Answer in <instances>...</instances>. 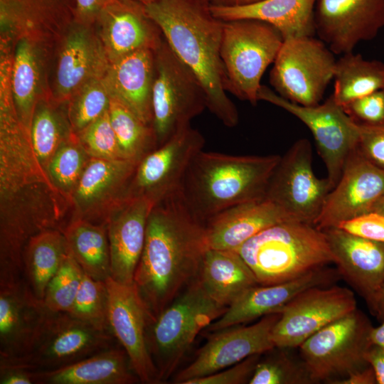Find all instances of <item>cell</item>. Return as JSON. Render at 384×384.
<instances>
[{"instance_id":"35","label":"cell","mask_w":384,"mask_h":384,"mask_svg":"<svg viewBox=\"0 0 384 384\" xmlns=\"http://www.w3.org/2000/svg\"><path fill=\"white\" fill-rule=\"evenodd\" d=\"M335 102L341 107L384 89V63L363 58L360 53H347L336 60L334 72Z\"/></svg>"},{"instance_id":"25","label":"cell","mask_w":384,"mask_h":384,"mask_svg":"<svg viewBox=\"0 0 384 384\" xmlns=\"http://www.w3.org/2000/svg\"><path fill=\"white\" fill-rule=\"evenodd\" d=\"M47 311L24 279L0 284V358L26 354Z\"/></svg>"},{"instance_id":"26","label":"cell","mask_w":384,"mask_h":384,"mask_svg":"<svg viewBox=\"0 0 384 384\" xmlns=\"http://www.w3.org/2000/svg\"><path fill=\"white\" fill-rule=\"evenodd\" d=\"M284 220H292L266 198L234 206L205 223L208 248L236 250L260 231Z\"/></svg>"},{"instance_id":"15","label":"cell","mask_w":384,"mask_h":384,"mask_svg":"<svg viewBox=\"0 0 384 384\" xmlns=\"http://www.w3.org/2000/svg\"><path fill=\"white\" fill-rule=\"evenodd\" d=\"M204 144L198 129L191 124L183 127L138 163L124 196H145L156 203L178 189L191 161Z\"/></svg>"},{"instance_id":"7","label":"cell","mask_w":384,"mask_h":384,"mask_svg":"<svg viewBox=\"0 0 384 384\" xmlns=\"http://www.w3.org/2000/svg\"><path fill=\"white\" fill-rule=\"evenodd\" d=\"M273 26L256 19L223 21L220 57L227 92L255 105L260 81L283 43Z\"/></svg>"},{"instance_id":"55","label":"cell","mask_w":384,"mask_h":384,"mask_svg":"<svg viewBox=\"0 0 384 384\" xmlns=\"http://www.w3.org/2000/svg\"><path fill=\"white\" fill-rule=\"evenodd\" d=\"M133 1H138L139 3H142L144 5H148L151 3H153L154 1H156V0H133Z\"/></svg>"},{"instance_id":"28","label":"cell","mask_w":384,"mask_h":384,"mask_svg":"<svg viewBox=\"0 0 384 384\" xmlns=\"http://www.w3.org/2000/svg\"><path fill=\"white\" fill-rule=\"evenodd\" d=\"M50 46L23 38L14 47L11 68V92L21 122L29 130L38 102L50 98L46 82V64Z\"/></svg>"},{"instance_id":"30","label":"cell","mask_w":384,"mask_h":384,"mask_svg":"<svg viewBox=\"0 0 384 384\" xmlns=\"http://www.w3.org/2000/svg\"><path fill=\"white\" fill-rule=\"evenodd\" d=\"M317 0H260L233 6H210L213 15L223 21L256 19L275 27L283 39L314 36V9Z\"/></svg>"},{"instance_id":"29","label":"cell","mask_w":384,"mask_h":384,"mask_svg":"<svg viewBox=\"0 0 384 384\" xmlns=\"http://www.w3.org/2000/svg\"><path fill=\"white\" fill-rule=\"evenodd\" d=\"M137 163L90 157L72 196L76 215L89 220L95 210L124 196Z\"/></svg>"},{"instance_id":"21","label":"cell","mask_w":384,"mask_h":384,"mask_svg":"<svg viewBox=\"0 0 384 384\" xmlns=\"http://www.w3.org/2000/svg\"><path fill=\"white\" fill-rule=\"evenodd\" d=\"M156 203L145 196H124L105 215L110 252V277L133 284L144 246L149 215Z\"/></svg>"},{"instance_id":"22","label":"cell","mask_w":384,"mask_h":384,"mask_svg":"<svg viewBox=\"0 0 384 384\" xmlns=\"http://www.w3.org/2000/svg\"><path fill=\"white\" fill-rule=\"evenodd\" d=\"M93 26L110 63L140 49L156 50L164 39L146 6L133 0H109Z\"/></svg>"},{"instance_id":"2","label":"cell","mask_w":384,"mask_h":384,"mask_svg":"<svg viewBox=\"0 0 384 384\" xmlns=\"http://www.w3.org/2000/svg\"><path fill=\"white\" fill-rule=\"evenodd\" d=\"M208 249L205 223L180 188L154 204L133 283L152 321L197 277Z\"/></svg>"},{"instance_id":"43","label":"cell","mask_w":384,"mask_h":384,"mask_svg":"<svg viewBox=\"0 0 384 384\" xmlns=\"http://www.w3.org/2000/svg\"><path fill=\"white\" fill-rule=\"evenodd\" d=\"M77 134L90 157L107 160L126 159L111 124L108 110Z\"/></svg>"},{"instance_id":"45","label":"cell","mask_w":384,"mask_h":384,"mask_svg":"<svg viewBox=\"0 0 384 384\" xmlns=\"http://www.w3.org/2000/svg\"><path fill=\"white\" fill-rule=\"evenodd\" d=\"M262 354L250 356L240 362L214 373L192 380L188 384L249 383Z\"/></svg>"},{"instance_id":"33","label":"cell","mask_w":384,"mask_h":384,"mask_svg":"<svg viewBox=\"0 0 384 384\" xmlns=\"http://www.w3.org/2000/svg\"><path fill=\"white\" fill-rule=\"evenodd\" d=\"M68 252L60 229L43 230L28 240L23 255V279L38 299L43 300L48 283Z\"/></svg>"},{"instance_id":"3","label":"cell","mask_w":384,"mask_h":384,"mask_svg":"<svg viewBox=\"0 0 384 384\" xmlns=\"http://www.w3.org/2000/svg\"><path fill=\"white\" fill-rule=\"evenodd\" d=\"M145 6L171 50L200 82L207 109L226 127H235L239 114L225 90L220 57L223 21L205 0H156Z\"/></svg>"},{"instance_id":"50","label":"cell","mask_w":384,"mask_h":384,"mask_svg":"<svg viewBox=\"0 0 384 384\" xmlns=\"http://www.w3.org/2000/svg\"><path fill=\"white\" fill-rule=\"evenodd\" d=\"M366 359L375 373L377 384H384V351L379 347L370 346Z\"/></svg>"},{"instance_id":"54","label":"cell","mask_w":384,"mask_h":384,"mask_svg":"<svg viewBox=\"0 0 384 384\" xmlns=\"http://www.w3.org/2000/svg\"><path fill=\"white\" fill-rule=\"evenodd\" d=\"M372 211H375L384 215V195L375 204Z\"/></svg>"},{"instance_id":"20","label":"cell","mask_w":384,"mask_h":384,"mask_svg":"<svg viewBox=\"0 0 384 384\" xmlns=\"http://www.w3.org/2000/svg\"><path fill=\"white\" fill-rule=\"evenodd\" d=\"M383 195L384 169L369 161L356 148L348 157L314 225L323 230L372 211Z\"/></svg>"},{"instance_id":"23","label":"cell","mask_w":384,"mask_h":384,"mask_svg":"<svg viewBox=\"0 0 384 384\" xmlns=\"http://www.w3.org/2000/svg\"><path fill=\"white\" fill-rule=\"evenodd\" d=\"M60 41L51 99L63 104L89 80L103 78L110 62L93 26L74 21Z\"/></svg>"},{"instance_id":"38","label":"cell","mask_w":384,"mask_h":384,"mask_svg":"<svg viewBox=\"0 0 384 384\" xmlns=\"http://www.w3.org/2000/svg\"><path fill=\"white\" fill-rule=\"evenodd\" d=\"M90 159L78 134L73 132L60 144L46 167L51 181L69 202Z\"/></svg>"},{"instance_id":"27","label":"cell","mask_w":384,"mask_h":384,"mask_svg":"<svg viewBox=\"0 0 384 384\" xmlns=\"http://www.w3.org/2000/svg\"><path fill=\"white\" fill-rule=\"evenodd\" d=\"M156 50L144 48L110 63L103 77L110 93L128 106L144 123L152 125V86Z\"/></svg>"},{"instance_id":"8","label":"cell","mask_w":384,"mask_h":384,"mask_svg":"<svg viewBox=\"0 0 384 384\" xmlns=\"http://www.w3.org/2000/svg\"><path fill=\"white\" fill-rule=\"evenodd\" d=\"M373 325L356 308L324 327L299 347L315 383L337 384L351 373L369 364L366 355L370 347Z\"/></svg>"},{"instance_id":"18","label":"cell","mask_w":384,"mask_h":384,"mask_svg":"<svg viewBox=\"0 0 384 384\" xmlns=\"http://www.w3.org/2000/svg\"><path fill=\"white\" fill-rule=\"evenodd\" d=\"M108 324L126 351L132 370L144 383H158V374L146 344V329L152 318L135 286L109 277Z\"/></svg>"},{"instance_id":"44","label":"cell","mask_w":384,"mask_h":384,"mask_svg":"<svg viewBox=\"0 0 384 384\" xmlns=\"http://www.w3.org/2000/svg\"><path fill=\"white\" fill-rule=\"evenodd\" d=\"M356 123L361 124H384V89L358 98L342 107Z\"/></svg>"},{"instance_id":"11","label":"cell","mask_w":384,"mask_h":384,"mask_svg":"<svg viewBox=\"0 0 384 384\" xmlns=\"http://www.w3.org/2000/svg\"><path fill=\"white\" fill-rule=\"evenodd\" d=\"M334 54L314 36L284 39L273 63L270 82L277 94L291 102L317 105L334 79Z\"/></svg>"},{"instance_id":"34","label":"cell","mask_w":384,"mask_h":384,"mask_svg":"<svg viewBox=\"0 0 384 384\" xmlns=\"http://www.w3.org/2000/svg\"><path fill=\"white\" fill-rule=\"evenodd\" d=\"M69 250L83 272L105 281L110 277V252L106 225L75 218L61 230Z\"/></svg>"},{"instance_id":"49","label":"cell","mask_w":384,"mask_h":384,"mask_svg":"<svg viewBox=\"0 0 384 384\" xmlns=\"http://www.w3.org/2000/svg\"><path fill=\"white\" fill-rule=\"evenodd\" d=\"M109 0H75V21L93 26L97 16Z\"/></svg>"},{"instance_id":"16","label":"cell","mask_w":384,"mask_h":384,"mask_svg":"<svg viewBox=\"0 0 384 384\" xmlns=\"http://www.w3.org/2000/svg\"><path fill=\"white\" fill-rule=\"evenodd\" d=\"M323 230L340 277L381 322L384 319V242L361 238L337 227Z\"/></svg>"},{"instance_id":"48","label":"cell","mask_w":384,"mask_h":384,"mask_svg":"<svg viewBox=\"0 0 384 384\" xmlns=\"http://www.w3.org/2000/svg\"><path fill=\"white\" fill-rule=\"evenodd\" d=\"M33 370L0 359V384H34Z\"/></svg>"},{"instance_id":"42","label":"cell","mask_w":384,"mask_h":384,"mask_svg":"<svg viewBox=\"0 0 384 384\" xmlns=\"http://www.w3.org/2000/svg\"><path fill=\"white\" fill-rule=\"evenodd\" d=\"M83 275L82 269L69 250L46 287L43 299L45 307L50 311L70 312Z\"/></svg>"},{"instance_id":"5","label":"cell","mask_w":384,"mask_h":384,"mask_svg":"<svg viewBox=\"0 0 384 384\" xmlns=\"http://www.w3.org/2000/svg\"><path fill=\"white\" fill-rule=\"evenodd\" d=\"M235 251L262 285L292 280L334 263L324 230L294 220L265 228Z\"/></svg>"},{"instance_id":"17","label":"cell","mask_w":384,"mask_h":384,"mask_svg":"<svg viewBox=\"0 0 384 384\" xmlns=\"http://www.w3.org/2000/svg\"><path fill=\"white\" fill-rule=\"evenodd\" d=\"M280 315V312L270 314L250 326L215 331L198 351L195 359L176 375L174 383L188 384L250 356L273 349L275 346L272 338V330Z\"/></svg>"},{"instance_id":"4","label":"cell","mask_w":384,"mask_h":384,"mask_svg":"<svg viewBox=\"0 0 384 384\" xmlns=\"http://www.w3.org/2000/svg\"><path fill=\"white\" fill-rule=\"evenodd\" d=\"M280 158L201 150L184 175L180 187L182 195L190 210L205 223L227 208L265 198Z\"/></svg>"},{"instance_id":"10","label":"cell","mask_w":384,"mask_h":384,"mask_svg":"<svg viewBox=\"0 0 384 384\" xmlns=\"http://www.w3.org/2000/svg\"><path fill=\"white\" fill-rule=\"evenodd\" d=\"M117 345L110 331L97 329L68 312L48 310L28 353L0 359L31 370H51Z\"/></svg>"},{"instance_id":"6","label":"cell","mask_w":384,"mask_h":384,"mask_svg":"<svg viewBox=\"0 0 384 384\" xmlns=\"http://www.w3.org/2000/svg\"><path fill=\"white\" fill-rule=\"evenodd\" d=\"M206 293L198 277L150 322L146 344L158 374V383L178 366L197 335L226 310Z\"/></svg>"},{"instance_id":"36","label":"cell","mask_w":384,"mask_h":384,"mask_svg":"<svg viewBox=\"0 0 384 384\" xmlns=\"http://www.w3.org/2000/svg\"><path fill=\"white\" fill-rule=\"evenodd\" d=\"M108 111L111 124L126 159L138 164L158 147L153 126L144 123L122 101L111 96Z\"/></svg>"},{"instance_id":"24","label":"cell","mask_w":384,"mask_h":384,"mask_svg":"<svg viewBox=\"0 0 384 384\" xmlns=\"http://www.w3.org/2000/svg\"><path fill=\"white\" fill-rule=\"evenodd\" d=\"M336 270L322 267L284 282L255 285L241 294L208 329L218 331L280 311L302 292L326 287L340 278Z\"/></svg>"},{"instance_id":"47","label":"cell","mask_w":384,"mask_h":384,"mask_svg":"<svg viewBox=\"0 0 384 384\" xmlns=\"http://www.w3.org/2000/svg\"><path fill=\"white\" fill-rule=\"evenodd\" d=\"M359 139L357 148L371 163L384 169V124H358Z\"/></svg>"},{"instance_id":"12","label":"cell","mask_w":384,"mask_h":384,"mask_svg":"<svg viewBox=\"0 0 384 384\" xmlns=\"http://www.w3.org/2000/svg\"><path fill=\"white\" fill-rule=\"evenodd\" d=\"M258 99L285 110L310 129L326 165V178L332 190L341 177L348 157L358 146V124L335 102L332 95L322 104L302 106L285 100L262 85Z\"/></svg>"},{"instance_id":"1","label":"cell","mask_w":384,"mask_h":384,"mask_svg":"<svg viewBox=\"0 0 384 384\" xmlns=\"http://www.w3.org/2000/svg\"><path fill=\"white\" fill-rule=\"evenodd\" d=\"M65 201L38 159L30 132L19 120L12 96L1 95V252L21 255L33 235L60 229Z\"/></svg>"},{"instance_id":"32","label":"cell","mask_w":384,"mask_h":384,"mask_svg":"<svg viewBox=\"0 0 384 384\" xmlns=\"http://www.w3.org/2000/svg\"><path fill=\"white\" fill-rule=\"evenodd\" d=\"M197 277L208 296L225 307L247 289L259 284L250 267L235 250L208 248Z\"/></svg>"},{"instance_id":"13","label":"cell","mask_w":384,"mask_h":384,"mask_svg":"<svg viewBox=\"0 0 384 384\" xmlns=\"http://www.w3.org/2000/svg\"><path fill=\"white\" fill-rule=\"evenodd\" d=\"M331 191L327 179L318 178L312 167L309 141H296L277 165L265 198L294 221L314 225Z\"/></svg>"},{"instance_id":"37","label":"cell","mask_w":384,"mask_h":384,"mask_svg":"<svg viewBox=\"0 0 384 384\" xmlns=\"http://www.w3.org/2000/svg\"><path fill=\"white\" fill-rule=\"evenodd\" d=\"M50 98L41 100L35 108L30 137L34 151L46 171L51 158L60 144L73 132L67 114H63Z\"/></svg>"},{"instance_id":"9","label":"cell","mask_w":384,"mask_h":384,"mask_svg":"<svg viewBox=\"0 0 384 384\" xmlns=\"http://www.w3.org/2000/svg\"><path fill=\"white\" fill-rule=\"evenodd\" d=\"M152 126L158 146L207 108L205 91L190 68L164 38L155 51Z\"/></svg>"},{"instance_id":"14","label":"cell","mask_w":384,"mask_h":384,"mask_svg":"<svg viewBox=\"0 0 384 384\" xmlns=\"http://www.w3.org/2000/svg\"><path fill=\"white\" fill-rule=\"evenodd\" d=\"M357 308L354 293L336 285L314 287L281 311L272 338L275 347L294 349L317 331Z\"/></svg>"},{"instance_id":"51","label":"cell","mask_w":384,"mask_h":384,"mask_svg":"<svg viewBox=\"0 0 384 384\" xmlns=\"http://www.w3.org/2000/svg\"><path fill=\"white\" fill-rule=\"evenodd\" d=\"M337 384H377L375 373L369 365L356 370Z\"/></svg>"},{"instance_id":"53","label":"cell","mask_w":384,"mask_h":384,"mask_svg":"<svg viewBox=\"0 0 384 384\" xmlns=\"http://www.w3.org/2000/svg\"><path fill=\"white\" fill-rule=\"evenodd\" d=\"M210 6L233 7L255 3L260 0H205Z\"/></svg>"},{"instance_id":"40","label":"cell","mask_w":384,"mask_h":384,"mask_svg":"<svg viewBox=\"0 0 384 384\" xmlns=\"http://www.w3.org/2000/svg\"><path fill=\"white\" fill-rule=\"evenodd\" d=\"M110 98L103 78L92 79L81 86L65 103L72 130L78 134L102 116L109 108Z\"/></svg>"},{"instance_id":"46","label":"cell","mask_w":384,"mask_h":384,"mask_svg":"<svg viewBox=\"0 0 384 384\" xmlns=\"http://www.w3.org/2000/svg\"><path fill=\"white\" fill-rule=\"evenodd\" d=\"M336 227L361 238L384 242V215L375 211L343 221Z\"/></svg>"},{"instance_id":"31","label":"cell","mask_w":384,"mask_h":384,"mask_svg":"<svg viewBox=\"0 0 384 384\" xmlns=\"http://www.w3.org/2000/svg\"><path fill=\"white\" fill-rule=\"evenodd\" d=\"M36 384H132L140 381L120 346L51 370H33Z\"/></svg>"},{"instance_id":"41","label":"cell","mask_w":384,"mask_h":384,"mask_svg":"<svg viewBox=\"0 0 384 384\" xmlns=\"http://www.w3.org/2000/svg\"><path fill=\"white\" fill-rule=\"evenodd\" d=\"M108 298L105 281L95 279L84 272L74 304L68 313L97 329L110 331Z\"/></svg>"},{"instance_id":"39","label":"cell","mask_w":384,"mask_h":384,"mask_svg":"<svg viewBox=\"0 0 384 384\" xmlns=\"http://www.w3.org/2000/svg\"><path fill=\"white\" fill-rule=\"evenodd\" d=\"M275 347L260 358L249 384H314L300 354L292 348Z\"/></svg>"},{"instance_id":"19","label":"cell","mask_w":384,"mask_h":384,"mask_svg":"<svg viewBox=\"0 0 384 384\" xmlns=\"http://www.w3.org/2000/svg\"><path fill=\"white\" fill-rule=\"evenodd\" d=\"M316 34L334 54L353 52L384 28V0H317Z\"/></svg>"},{"instance_id":"52","label":"cell","mask_w":384,"mask_h":384,"mask_svg":"<svg viewBox=\"0 0 384 384\" xmlns=\"http://www.w3.org/2000/svg\"><path fill=\"white\" fill-rule=\"evenodd\" d=\"M370 343L371 346L379 347L384 351V319L380 326L373 327L370 334Z\"/></svg>"}]
</instances>
